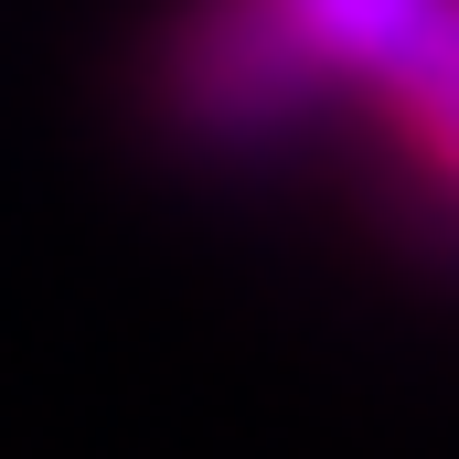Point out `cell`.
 Returning a JSON list of instances; mask_svg holds the SVG:
<instances>
[{
	"label": "cell",
	"instance_id": "6da1fadb",
	"mask_svg": "<svg viewBox=\"0 0 459 459\" xmlns=\"http://www.w3.org/2000/svg\"><path fill=\"white\" fill-rule=\"evenodd\" d=\"M139 108L193 160H256L332 117V86L267 0H171L139 54Z\"/></svg>",
	"mask_w": 459,
	"mask_h": 459
},
{
	"label": "cell",
	"instance_id": "7a4b0ae2",
	"mask_svg": "<svg viewBox=\"0 0 459 459\" xmlns=\"http://www.w3.org/2000/svg\"><path fill=\"white\" fill-rule=\"evenodd\" d=\"M332 108L385 117L417 193L459 214V0H267Z\"/></svg>",
	"mask_w": 459,
	"mask_h": 459
}]
</instances>
